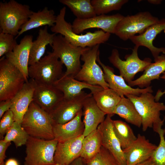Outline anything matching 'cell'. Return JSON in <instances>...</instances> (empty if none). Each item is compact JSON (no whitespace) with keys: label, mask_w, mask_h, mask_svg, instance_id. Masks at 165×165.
Instances as JSON below:
<instances>
[{"label":"cell","mask_w":165,"mask_h":165,"mask_svg":"<svg viewBox=\"0 0 165 165\" xmlns=\"http://www.w3.org/2000/svg\"><path fill=\"white\" fill-rule=\"evenodd\" d=\"M66 7L62 8L57 16L54 26L50 29L54 33L59 34L63 36L71 44L82 48H92L97 45L104 43L108 41L111 34L102 30H98L93 32H87L81 35L75 33L72 30V24L65 19Z\"/></svg>","instance_id":"cell-1"},{"label":"cell","mask_w":165,"mask_h":165,"mask_svg":"<svg viewBox=\"0 0 165 165\" xmlns=\"http://www.w3.org/2000/svg\"><path fill=\"white\" fill-rule=\"evenodd\" d=\"M126 97L133 103L142 120V130L145 132L148 128L152 127L157 132L162 128L164 119L160 118V112L165 111V105L156 102L155 96L151 93L146 92L139 96L128 95Z\"/></svg>","instance_id":"cell-2"},{"label":"cell","mask_w":165,"mask_h":165,"mask_svg":"<svg viewBox=\"0 0 165 165\" xmlns=\"http://www.w3.org/2000/svg\"><path fill=\"white\" fill-rule=\"evenodd\" d=\"M29 136L45 140L54 139V123L50 114L32 101L21 123Z\"/></svg>","instance_id":"cell-3"},{"label":"cell","mask_w":165,"mask_h":165,"mask_svg":"<svg viewBox=\"0 0 165 165\" xmlns=\"http://www.w3.org/2000/svg\"><path fill=\"white\" fill-rule=\"evenodd\" d=\"M32 12L29 6L14 0L0 2L1 32L17 36L22 27L28 20Z\"/></svg>","instance_id":"cell-4"},{"label":"cell","mask_w":165,"mask_h":165,"mask_svg":"<svg viewBox=\"0 0 165 165\" xmlns=\"http://www.w3.org/2000/svg\"><path fill=\"white\" fill-rule=\"evenodd\" d=\"M63 63L52 52L28 68L29 77L35 82L53 86L63 76Z\"/></svg>","instance_id":"cell-5"},{"label":"cell","mask_w":165,"mask_h":165,"mask_svg":"<svg viewBox=\"0 0 165 165\" xmlns=\"http://www.w3.org/2000/svg\"><path fill=\"white\" fill-rule=\"evenodd\" d=\"M51 46L52 52L66 66V70L63 76L75 78L81 68V56L89 47L75 46L60 34L55 36Z\"/></svg>","instance_id":"cell-6"},{"label":"cell","mask_w":165,"mask_h":165,"mask_svg":"<svg viewBox=\"0 0 165 165\" xmlns=\"http://www.w3.org/2000/svg\"><path fill=\"white\" fill-rule=\"evenodd\" d=\"M58 141L45 140L29 136L26 145L24 165H53Z\"/></svg>","instance_id":"cell-7"},{"label":"cell","mask_w":165,"mask_h":165,"mask_svg":"<svg viewBox=\"0 0 165 165\" xmlns=\"http://www.w3.org/2000/svg\"><path fill=\"white\" fill-rule=\"evenodd\" d=\"M100 45L89 47L82 54L81 59L84 63L75 78L93 85L99 86L104 89L109 88L105 80L104 72L97 64L100 55Z\"/></svg>","instance_id":"cell-8"},{"label":"cell","mask_w":165,"mask_h":165,"mask_svg":"<svg viewBox=\"0 0 165 165\" xmlns=\"http://www.w3.org/2000/svg\"><path fill=\"white\" fill-rule=\"evenodd\" d=\"M27 82L19 69L5 56L0 60V101L11 99Z\"/></svg>","instance_id":"cell-9"},{"label":"cell","mask_w":165,"mask_h":165,"mask_svg":"<svg viewBox=\"0 0 165 165\" xmlns=\"http://www.w3.org/2000/svg\"><path fill=\"white\" fill-rule=\"evenodd\" d=\"M139 47L135 45L132 53L125 56V60L121 59L118 50L115 49L112 50L108 57L110 63L119 70L120 75L128 83L134 80L137 73L144 71L152 63L149 58L140 59L138 52Z\"/></svg>","instance_id":"cell-10"},{"label":"cell","mask_w":165,"mask_h":165,"mask_svg":"<svg viewBox=\"0 0 165 165\" xmlns=\"http://www.w3.org/2000/svg\"><path fill=\"white\" fill-rule=\"evenodd\" d=\"M159 20L147 11L124 16L117 25L114 34L121 39L126 41L137 34L142 33Z\"/></svg>","instance_id":"cell-11"},{"label":"cell","mask_w":165,"mask_h":165,"mask_svg":"<svg viewBox=\"0 0 165 165\" xmlns=\"http://www.w3.org/2000/svg\"><path fill=\"white\" fill-rule=\"evenodd\" d=\"M91 93L84 91L78 95L62 99L49 113L54 124H64L74 118L82 110L84 102Z\"/></svg>","instance_id":"cell-12"},{"label":"cell","mask_w":165,"mask_h":165,"mask_svg":"<svg viewBox=\"0 0 165 165\" xmlns=\"http://www.w3.org/2000/svg\"><path fill=\"white\" fill-rule=\"evenodd\" d=\"M124 16L119 13L112 15L102 14L86 19H75L72 22L73 31L79 34L92 28L101 29L105 32L115 34L118 23Z\"/></svg>","instance_id":"cell-13"},{"label":"cell","mask_w":165,"mask_h":165,"mask_svg":"<svg viewBox=\"0 0 165 165\" xmlns=\"http://www.w3.org/2000/svg\"><path fill=\"white\" fill-rule=\"evenodd\" d=\"M165 28V19H162L157 23L149 27L143 33L134 35L130 39L136 46H142L148 48L151 51L156 62L165 58V48L155 46L153 41L156 36Z\"/></svg>","instance_id":"cell-14"},{"label":"cell","mask_w":165,"mask_h":165,"mask_svg":"<svg viewBox=\"0 0 165 165\" xmlns=\"http://www.w3.org/2000/svg\"><path fill=\"white\" fill-rule=\"evenodd\" d=\"M112 116L107 115L97 127L101 136L102 146L110 152L120 165H126L123 150L113 130Z\"/></svg>","instance_id":"cell-15"},{"label":"cell","mask_w":165,"mask_h":165,"mask_svg":"<svg viewBox=\"0 0 165 165\" xmlns=\"http://www.w3.org/2000/svg\"><path fill=\"white\" fill-rule=\"evenodd\" d=\"M97 61L103 69L105 79L108 84L109 88L114 90L121 97L128 95L139 96L143 93L153 92L151 86L144 88H134L127 84L122 77L114 73L112 68L105 65L101 62L99 55L97 58Z\"/></svg>","instance_id":"cell-16"},{"label":"cell","mask_w":165,"mask_h":165,"mask_svg":"<svg viewBox=\"0 0 165 165\" xmlns=\"http://www.w3.org/2000/svg\"><path fill=\"white\" fill-rule=\"evenodd\" d=\"M157 146L150 142L145 136L138 134L136 139L123 149L126 165H136L148 159Z\"/></svg>","instance_id":"cell-17"},{"label":"cell","mask_w":165,"mask_h":165,"mask_svg":"<svg viewBox=\"0 0 165 165\" xmlns=\"http://www.w3.org/2000/svg\"><path fill=\"white\" fill-rule=\"evenodd\" d=\"M33 39L31 35H25L12 52L5 55V57L20 71L27 82L28 81V63Z\"/></svg>","instance_id":"cell-18"},{"label":"cell","mask_w":165,"mask_h":165,"mask_svg":"<svg viewBox=\"0 0 165 165\" xmlns=\"http://www.w3.org/2000/svg\"><path fill=\"white\" fill-rule=\"evenodd\" d=\"M84 137L82 135L75 138L58 142L54 156L55 164L69 165L80 157Z\"/></svg>","instance_id":"cell-19"},{"label":"cell","mask_w":165,"mask_h":165,"mask_svg":"<svg viewBox=\"0 0 165 165\" xmlns=\"http://www.w3.org/2000/svg\"><path fill=\"white\" fill-rule=\"evenodd\" d=\"M32 80L35 86L33 101L49 114L63 98V93L53 86L39 84Z\"/></svg>","instance_id":"cell-20"},{"label":"cell","mask_w":165,"mask_h":165,"mask_svg":"<svg viewBox=\"0 0 165 165\" xmlns=\"http://www.w3.org/2000/svg\"><path fill=\"white\" fill-rule=\"evenodd\" d=\"M34 90V82L30 79L11 99L10 110L13 113L15 122L21 124L30 104L33 101Z\"/></svg>","instance_id":"cell-21"},{"label":"cell","mask_w":165,"mask_h":165,"mask_svg":"<svg viewBox=\"0 0 165 165\" xmlns=\"http://www.w3.org/2000/svg\"><path fill=\"white\" fill-rule=\"evenodd\" d=\"M82 110L85 127L83 135L85 137L97 129L104 120L106 114L98 106L91 93L85 100Z\"/></svg>","instance_id":"cell-22"},{"label":"cell","mask_w":165,"mask_h":165,"mask_svg":"<svg viewBox=\"0 0 165 165\" xmlns=\"http://www.w3.org/2000/svg\"><path fill=\"white\" fill-rule=\"evenodd\" d=\"M82 110L72 119L64 124H54L53 131L54 139L58 142L73 139L83 135L85 127L82 117Z\"/></svg>","instance_id":"cell-23"},{"label":"cell","mask_w":165,"mask_h":165,"mask_svg":"<svg viewBox=\"0 0 165 165\" xmlns=\"http://www.w3.org/2000/svg\"><path fill=\"white\" fill-rule=\"evenodd\" d=\"M53 86L63 93L64 98H66L78 95L84 89H89L91 93L104 89L100 86L91 85L70 76L63 75Z\"/></svg>","instance_id":"cell-24"},{"label":"cell","mask_w":165,"mask_h":165,"mask_svg":"<svg viewBox=\"0 0 165 165\" xmlns=\"http://www.w3.org/2000/svg\"><path fill=\"white\" fill-rule=\"evenodd\" d=\"M57 16L54 11L45 7L37 12H32L28 21L22 27L16 38L24 32L45 26L52 27L55 23Z\"/></svg>","instance_id":"cell-25"},{"label":"cell","mask_w":165,"mask_h":165,"mask_svg":"<svg viewBox=\"0 0 165 165\" xmlns=\"http://www.w3.org/2000/svg\"><path fill=\"white\" fill-rule=\"evenodd\" d=\"M56 34L48 32L47 26L39 30L36 39L33 41L30 50L29 66L38 61L44 54L46 46L48 45L51 46L54 37Z\"/></svg>","instance_id":"cell-26"},{"label":"cell","mask_w":165,"mask_h":165,"mask_svg":"<svg viewBox=\"0 0 165 165\" xmlns=\"http://www.w3.org/2000/svg\"><path fill=\"white\" fill-rule=\"evenodd\" d=\"M91 93L99 108L106 115L113 116L121 97L109 88Z\"/></svg>","instance_id":"cell-27"},{"label":"cell","mask_w":165,"mask_h":165,"mask_svg":"<svg viewBox=\"0 0 165 165\" xmlns=\"http://www.w3.org/2000/svg\"><path fill=\"white\" fill-rule=\"evenodd\" d=\"M165 71V58L152 63L140 77L128 83L131 87L138 86L141 88L150 86L152 81L159 79L160 75Z\"/></svg>","instance_id":"cell-28"},{"label":"cell","mask_w":165,"mask_h":165,"mask_svg":"<svg viewBox=\"0 0 165 165\" xmlns=\"http://www.w3.org/2000/svg\"><path fill=\"white\" fill-rule=\"evenodd\" d=\"M114 114L118 115L127 122L138 127L142 126V120L140 115L133 103L127 97H121Z\"/></svg>","instance_id":"cell-29"},{"label":"cell","mask_w":165,"mask_h":165,"mask_svg":"<svg viewBox=\"0 0 165 165\" xmlns=\"http://www.w3.org/2000/svg\"><path fill=\"white\" fill-rule=\"evenodd\" d=\"M101 146V134L97 129L84 137L80 157L86 163L98 152Z\"/></svg>","instance_id":"cell-30"},{"label":"cell","mask_w":165,"mask_h":165,"mask_svg":"<svg viewBox=\"0 0 165 165\" xmlns=\"http://www.w3.org/2000/svg\"><path fill=\"white\" fill-rule=\"evenodd\" d=\"M61 4L68 6L79 19H86L97 15L90 0H59Z\"/></svg>","instance_id":"cell-31"},{"label":"cell","mask_w":165,"mask_h":165,"mask_svg":"<svg viewBox=\"0 0 165 165\" xmlns=\"http://www.w3.org/2000/svg\"><path fill=\"white\" fill-rule=\"evenodd\" d=\"M112 127L123 150L128 147L137 138L130 127L122 121L113 120Z\"/></svg>","instance_id":"cell-32"},{"label":"cell","mask_w":165,"mask_h":165,"mask_svg":"<svg viewBox=\"0 0 165 165\" xmlns=\"http://www.w3.org/2000/svg\"><path fill=\"white\" fill-rule=\"evenodd\" d=\"M29 136L21 124L15 121L7 131L3 139L6 142H13L17 148L25 145Z\"/></svg>","instance_id":"cell-33"},{"label":"cell","mask_w":165,"mask_h":165,"mask_svg":"<svg viewBox=\"0 0 165 165\" xmlns=\"http://www.w3.org/2000/svg\"><path fill=\"white\" fill-rule=\"evenodd\" d=\"M127 0H92L91 3L97 15L119 10Z\"/></svg>","instance_id":"cell-34"},{"label":"cell","mask_w":165,"mask_h":165,"mask_svg":"<svg viewBox=\"0 0 165 165\" xmlns=\"http://www.w3.org/2000/svg\"><path fill=\"white\" fill-rule=\"evenodd\" d=\"M86 163L87 165H120L110 152L102 146L98 152Z\"/></svg>","instance_id":"cell-35"},{"label":"cell","mask_w":165,"mask_h":165,"mask_svg":"<svg viewBox=\"0 0 165 165\" xmlns=\"http://www.w3.org/2000/svg\"><path fill=\"white\" fill-rule=\"evenodd\" d=\"M156 133L160 136V142L151 157L156 165H165V132L164 129L161 128Z\"/></svg>","instance_id":"cell-36"},{"label":"cell","mask_w":165,"mask_h":165,"mask_svg":"<svg viewBox=\"0 0 165 165\" xmlns=\"http://www.w3.org/2000/svg\"><path fill=\"white\" fill-rule=\"evenodd\" d=\"M14 36L9 34L0 32V57L12 52L18 45Z\"/></svg>","instance_id":"cell-37"},{"label":"cell","mask_w":165,"mask_h":165,"mask_svg":"<svg viewBox=\"0 0 165 165\" xmlns=\"http://www.w3.org/2000/svg\"><path fill=\"white\" fill-rule=\"evenodd\" d=\"M15 122L14 117L12 111L9 109L3 116L0 121V137L3 139L4 135L8 130L13 125Z\"/></svg>","instance_id":"cell-38"},{"label":"cell","mask_w":165,"mask_h":165,"mask_svg":"<svg viewBox=\"0 0 165 165\" xmlns=\"http://www.w3.org/2000/svg\"><path fill=\"white\" fill-rule=\"evenodd\" d=\"M11 144V142H6L3 139L0 141V165L5 163L4 160L6 157V152L8 148Z\"/></svg>","instance_id":"cell-39"},{"label":"cell","mask_w":165,"mask_h":165,"mask_svg":"<svg viewBox=\"0 0 165 165\" xmlns=\"http://www.w3.org/2000/svg\"><path fill=\"white\" fill-rule=\"evenodd\" d=\"M11 106V99L0 101V118L6 112L10 109Z\"/></svg>","instance_id":"cell-40"},{"label":"cell","mask_w":165,"mask_h":165,"mask_svg":"<svg viewBox=\"0 0 165 165\" xmlns=\"http://www.w3.org/2000/svg\"><path fill=\"white\" fill-rule=\"evenodd\" d=\"M160 78L165 81V71L162 73V76H160ZM164 94H165V90L163 91H162L161 90H158L155 96V101L158 102L160 98Z\"/></svg>","instance_id":"cell-41"},{"label":"cell","mask_w":165,"mask_h":165,"mask_svg":"<svg viewBox=\"0 0 165 165\" xmlns=\"http://www.w3.org/2000/svg\"><path fill=\"white\" fill-rule=\"evenodd\" d=\"M69 165H87L80 156L73 161Z\"/></svg>","instance_id":"cell-42"},{"label":"cell","mask_w":165,"mask_h":165,"mask_svg":"<svg viewBox=\"0 0 165 165\" xmlns=\"http://www.w3.org/2000/svg\"><path fill=\"white\" fill-rule=\"evenodd\" d=\"M136 165H156L151 157Z\"/></svg>","instance_id":"cell-43"},{"label":"cell","mask_w":165,"mask_h":165,"mask_svg":"<svg viewBox=\"0 0 165 165\" xmlns=\"http://www.w3.org/2000/svg\"><path fill=\"white\" fill-rule=\"evenodd\" d=\"M5 165H19L17 161L15 159L10 158L6 160Z\"/></svg>","instance_id":"cell-44"},{"label":"cell","mask_w":165,"mask_h":165,"mask_svg":"<svg viewBox=\"0 0 165 165\" xmlns=\"http://www.w3.org/2000/svg\"><path fill=\"white\" fill-rule=\"evenodd\" d=\"M150 3L154 4H159L161 3V0H150L148 1Z\"/></svg>","instance_id":"cell-45"},{"label":"cell","mask_w":165,"mask_h":165,"mask_svg":"<svg viewBox=\"0 0 165 165\" xmlns=\"http://www.w3.org/2000/svg\"><path fill=\"white\" fill-rule=\"evenodd\" d=\"M5 163H3L2 164H0V165H5Z\"/></svg>","instance_id":"cell-46"},{"label":"cell","mask_w":165,"mask_h":165,"mask_svg":"<svg viewBox=\"0 0 165 165\" xmlns=\"http://www.w3.org/2000/svg\"><path fill=\"white\" fill-rule=\"evenodd\" d=\"M53 165H59L58 164H54Z\"/></svg>","instance_id":"cell-47"},{"label":"cell","mask_w":165,"mask_h":165,"mask_svg":"<svg viewBox=\"0 0 165 165\" xmlns=\"http://www.w3.org/2000/svg\"><path fill=\"white\" fill-rule=\"evenodd\" d=\"M164 33H165V29H164Z\"/></svg>","instance_id":"cell-48"},{"label":"cell","mask_w":165,"mask_h":165,"mask_svg":"<svg viewBox=\"0 0 165 165\" xmlns=\"http://www.w3.org/2000/svg\"><path fill=\"white\" fill-rule=\"evenodd\" d=\"M164 129V131H165V128Z\"/></svg>","instance_id":"cell-49"}]
</instances>
